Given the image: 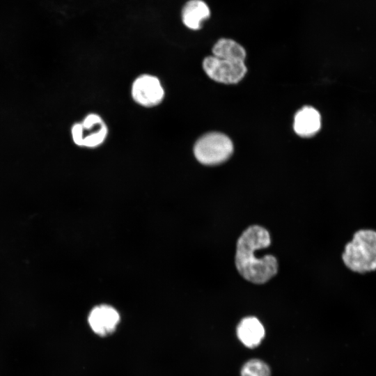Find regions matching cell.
Here are the masks:
<instances>
[{"label":"cell","mask_w":376,"mask_h":376,"mask_svg":"<svg viewBox=\"0 0 376 376\" xmlns=\"http://www.w3.org/2000/svg\"><path fill=\"white\" fill-rule=\"evenodd\" d=\"M320 127L321 116L315 108L306 106L296 113L293 128L297 135L302 137L312 136L318 133Z\"/></svg>","instance_id":"obj_9"},{"label":"cell","mask_w":376,"mask_h":376,"mask_svg":"<svg viewBox=\"0 0 376 376\" xmlns=\"http://www.w3.org/2000/svg\"><path fill=\"white\" fill-rule=\"evenodd\" d=\"M240 342L249 348L257 347L265 336V329L256 317L249 316L241 320L236 329Z\"/></svg>","instance_id":"obj_10"},{"label":"cell","mask_w":376,"mask_h":376,"mask_svg":"<svg viewBox=\"0 0 376 376\" xmlns=\"http://www.w3.org/2000/svg\"><path fill=\"white\" fill-rule=\"evenodd\" d=\"M210 15V8L203 0H188L181 10L183 24L192 31L200 30Z\"/></svg>","instance_id":"obj_8"},{"label":"cell","mask_w":376,"mask_h":376,"mask_svg":"<svg viewBox=\"0 0 376 376\" xmlns=\"http://www.w3.org/2000/svg\"><path fill=\"white\" fill-rule=\"evenodd\" d=\"M212 52L214 56L232 61L244 62L246 56L243 46L227 38L219 39L213 45Z\"/></svg>","instance_id":"obj_11"},{"label":"cell","mask_w":376,"mask_h":376,"mask_svg":"<svg viewBox=\"0 0 376 376\" xmlns=\"http://www.w3.org/2000/svg\"><path fill=\"white\" fill-rule=\"evenodd\" d=\"M120 320L117 311L107 305L95 307L88 316L92 330L98 335L105 336L113 331Z\"/></svg>","instance_id":"obj_7"},{"label":"cell","mask_w":376,"mask_h":376,"mask_svg":"<svg viewBox=\"0 0 376 376\" xmlns=\"http://www.w3.org/2000/svg\"><path fill=\"white\" fill-rule=\"evenodd\" d=\"M203 68L210 79L226 84L238 83L247 70L244 62L221 59L213 55L204 58Z\"/></svg>","instance_id":"obj_5"},{"label":"cell","mask_w":376,"mask_h":376,"mask_svg":"<svg viewBox=\"0 0 376 376\" xmlns=\"http://www.w3.org/2000/svg\"><path fill=\"white\" fill-rule=\"evenodd\" d=\"M344 265L352 272L366 274L376 270V230H357L341 254Z\"/></svg>","instance_id":"obj_2"},{"label":"cell","mask_w":376,"mask_h":376,"mask_svg":"<svg viewBox=\"0 0 376 376\" xmlns=\"http://www.w3.org/2000/svg\"><path fill=\"white\" fill-rule=\"evenodd\" d=\"M70 132L77 146L95 148L106 140L108 127L100 115L93 113L86 115L81 122L74 123Z\"/></svg>","instance_id":"obj_4"},{"label":"cell","mask_w":376,"mask_h":376,"mask_svg":"<svg viewBox=\"0 0 376 376\" xmlns=\"http://www.w3.org/2000/svg\"><path fill=\"white\" fill-rule=\"evenodd\" d=\"M270 243L269 232L260 226H249L241 234L237 242L235 263L244 279L263 284L276 274L278 262L274 256H255L257 250L268 247Z\"/></svg>","instance_id":"obj_1"},{"label":"cell","mask_w":376,"mask_h":376,"mask_svg":"<svg viewBox=\"0 0 376 376\" xmlns=\"http://www.w3.org/2000/svg\"><path fill=\"white\" fill-rule=\"evenodd\" d=\"M241 376H271L269 365L259 359L248 360L241 368Z\"/></svg>","instance_id":"obj_12"},{"label":"cell","mask_w":376,"mask_h":376,"mask_svg":"<svg viewBox=\"0 0 376 376\" xmlns=\"http://www.w3.org/2000/svg\"><path fill=\"white\" fill-rule=\"evenodd\" d=\"M131 95L138 104L144 107H152L162 102L165 91L157 77L144 74L136 77L133 81Z\"/></svg>","instance_id":"obj_6"},{"label":"cell","mask_w":376,"mask_h":376,"mask_svg":"<svg viewBox=\"0 0 376 376\" xmlns=\"http://www.w3.org/2000/svg\"><path fill=\"white\" fill-rule=\"evenodd\" d=\"M233 152L230 138L220 132H209L201 136L194 146L196 159L204 165H217L226 161Z\"/></svg>","instance_id":"obj_3"}]
</instances>
